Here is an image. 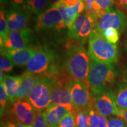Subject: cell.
Masks as SVG:
<instances>
[{
    "instance_id": "cell-27",
    "label": "cell",
    "mask_w": 127,
    "mask_h": 127,
    "mask_svg": "<svg viewBox=\"0 0 127 127\" xmlns=\"http://www.w3.org/2000/svg\"><path fill=\"white\" fill-rule=\"evenodd\" d=\"M8 98L5 88L3 82H1L0 85V108H1V116L4 114L7 107V101Z\"/></svg>"
},
{
    "instance_id": "cell-19",
    "label": "cell",
    "mask_w": 127,
    "mask_h": 127,
    "mask_svg": "<svg viewBox=\"0 0 127 127\" xmlns=\"http://www.w3.org/2000/svg\"><path fill=\"white\" fill-rule=\"evenodd\" d=\"M22 81V75L20 77L5 75L4 77L2 82L8 96L9 100L13 104L15 102L16 96Z\"/></svg>"
},
{
    "instance_id": "cell-26",
    "label": "cell",
    "mask_w": 127,
    "mask_h": 127,
    "mask_svg": "<svg viewBox=\"0 0 127 127\" xmlns=\"http://www.w3.org/2000/svg\"><path fill=\"white\" fill-rule=\"evenodd\" d=\"M90 127H99V113L95 108L94 105L89 109Z\"/></svg>"
},
{
    "instance_id": "cell-37",
    "label": "cell",
    "mask_w": 127,
    "mask_h": 127,
    "mask_svg": "<svg viewBox=\"0 0 127 127\" xmlns=\"http://www.w3.org/2000/svg\"><path fill=\"white\" fill-rule=\"evenodd\" d=\"M120 117L124 120L125 123H126L127 125V109L120 111Z\"/></svg>"
},
{
    "instance_id": "cell-30",
    "label": "cell",
    "mask_w": 127,
    "mask_h": 127,
    "mask_svg": "<svg viewBox=\"0 0 127 127\" xmlns=\"http://www.w3.org/2000/svg\"><path fill=\"white\" fill-rule=\"evenodd\" d=\"M108 127H127L124 120L120 116L108 119Z\"/></svg>"
},
{
    "instance_id": "cell-5",
    "label": "cell",
    "mask_w": 127,
    "mask_h": 127,
    "mask_svg": "<svg viewBox=\"0 0 127 127\" xmlns=\"http://www.w3.org/2000/svg\"><path fill=\"white\" fill-rule=\"evenodd\" d=\"M52 84L53 79L43 76L30 91L27 100L36 110L44 111L50 105Z\"/></svg>"
},
{
    "instance_id": "cell-13",
    "label": "cell",
    "mask_w": 127,
    "mask_h": 127,
    "mask_svg": "<svg viewBox=\"0 0 127 127\" xmlns=\"http://www.w3.org/2000/svg\"><path fill=\"white\" fill-rule=\"evenodd\" d=\"M30 12L24 7H11L6 14L8 33L26 28L29 23Z\"/></svg>"
},
{
    "instance_id": "cell-40",
    "label": "cell",
    "mask_w": 127,
    "mask_h": 127,
    "mask_svg": "<svg viewBox=\"0 0 127 127\" xmlns=\"http://www.w3.org/2000/svg\"><path fill=\"white\" fill-rule=\"evenodd\" d=\"M8 0H1V4H5V2H7Z\"/></svg>"
},
{
    "instance_id": "cell-15",
    "label": "cell",
    "mask_w": 127,
    "mask_h": 127,
    "mask_svg": "<svg viewBox=\"0 0 127 127\" xmlns=\"http://www.w3.org/2000/svg\"><path fill=\"white\" fill-rule=\"evenodd\" d=\"M35 51L36 50L30 47L12 50L1 48V53L4 54L14 65L24 66L28 64Z\"/></svg>"
},
{
    "instance_id": "cell-11",
    "label": "cell",
    "mask_w": 127,
    "mask_h": 127,
    "mask_svg": "<svg viewBox=\"0 0 127 127\" xmlns=\"http://www.w3.org/2000/svg\"><path fill=\"white\" fill-rule=\"evenodd\" d=\"M94 105L99 114L108 117L111 115L120 116L116 105L114 94L110 88L101 90L94 94Z\"/></svg>"
},
{
    "instance_id": "cell-29",
    "label": "cell",
    "mask_w": 127,
    "mask_h": 127,
    "mask_svg": "<svg viewBox=\"0 0 127 127\" xmlns=\"http://www.w3.org/2000/svg\"><path fill=\"white\" fill-rule=\"evenodd\" d=\"M0 67H1V70L5 72H11L13 69L12 63L2 53H1Z\"/></svg>"
},
{
    "instance_id": "cell-18",
    "label": "cell",
    "mask_w": 127,
    "mask_h": 127,
    "mask_svg": "<svg viewBox=\"0 0 127 127\" xmlns=\"http://www.w3.org/2000/svg\"><path fill=\"white\" fill-rule=\"evenodd\" d=\"M69 111L58 105H50L45 109L46 121L48 127H57L63 118Z\"/></svg>"
},
{
    "instance_id": "cell-39",
    "label": "cell",
    "mask_w": 127,
    "mask_h": 127,
    "mask_svg": "<svg viewBox=\"0 0 127 127\" xmlns=\"http://www.w3.org/2000/svg\"><path fill=\"white\" fill-rule=\"evenodd\" d=\"M5 76L4 75V73H3V71L2 70L0 71V81L1 82H3V80H4Z\"/></svg>"
},
{
    "instance_id": "cell-35",
    "label": "cell",
    "mask_w": 127,
    "mask_h": 127,
    "mask_svg": "<svg viewBox=\"0 0 127 127\" xmlns=\"http://www.w3.org/2000/svg\"><path fill=\"white\" fill-rule=\"evenodd\" d=\"M2 127H32L31 126H28L22 124L12 123V122H7L5 124L2 126Z\"/></svg>"
},
{
    "instance_id": "cell-4",
    "label": "cell",
    "mask_w": 127,
    "mask_h": 127,
    "mask_svg": "<svg viewBox=\"0 0 127 127\" xmlns=\"http://www.w3.org/2000/svg\"><path fill=\"white\" fill-rule=\"evenodd\" d=\"M55 55L52 51L47 48L36 49L34 55L27 65L25 72L37 75H45L51 78L57 72L54 65Z\"/></svg>"
},
{
    "instance_id": "cell-2",
    "label": "cell",
    "mask_w": 127,
    "mask_h": 127,
    "mask_svg": "<svg viewBox=\"0 0 127 127\" xmlns=\"http://www.w3.org/2000/svg\"><path fill=\"white\" fill-rule=\"evenodd\" d=\"M117 74L115 68L111 64L98 63L90 58L88 81L94 94L110 88Z\"/></svg>"
},
{
    "instance_id": "cell-28",
    "label": "cell",
    "mask_w": 127,
    "mask_h": 127,
    "mask_svg": "<svg viewBox=\"0 0 127 127\" xmlns=\"http://www.w3.org/2000/svg\"><path fill=\"white\" fill-rule=\"evenodd\" d=\"M32 127H48L46 121L45 110L38 111Z\"/></svg>"
},
{
    "instance_id": "cell-36",
    "label": "cell",
    "mask_w": 127,
    "mask_h": 127,
    "mask_svg": "<svg viewBox=\"0 0 127 127\" xmlns=\"http://www.w3.org/2000/svg\"><path fill=\"white\" fill-rule=\"evenodd\" d=\"M117 5L127 11V0H115Z\"/></svg>"
},
{
    "instance_id": "cell-32",
    "label": "cell",
    "mask_w": 127,
    "mask_h": 127,
    "mask_svg": "<svg viewBox=\"0 0 127 127\" xmlns=\"http://www.w3.org/2000/svg\"><path fill=\"white\" fill-rule=\"evenodd\" d=\"M81 0H61V2L65 7H72L77 5Z\"/></svg>"
},
{
    "instance_id": "cell-7",
    "label": "cell",
    "mask_w": 127,
    "mask_h": 127,
    "mask_svg": "<svg viewBox=\"0 0 127 127\" xmlns=\"http://www.w3.org/2000/svg\"><path fill=\"white\" fill-rule=\"evenodd\" d=\"M52 79H53V84L50 105H58L65 107L75 116L77 112L73 106L71 94L69 85L71 80Z\"/></svg>"
},
{
    "instance_id": "cell-31",
    "label": "cell",
    "mask_w": 127,
    "mask_h": 127,
    "mask_svg": "<svg viewBox=\"0 0 127 127\" xmlns=\"http://www.w3.org/2000/svg\"><path fill=\"white\" fill-rule=\"evenodd\" d=\"M115 0H96V2L103 13L105 14L111 8Z\"/></svg>"
},
{
    "instance_id": "cell-1",
    "label": "cell",
    "mask_w": 127,
    "mask_h": 127,
    "mask_svg": "<svg viewBox=\"0 0 127 127\" xmlns=\"http://www.w3.org/2000/svg\"><path fill=\"white\" fill-rule=\"evenodd\" d=\"M90 59L85 49L81 45L68 47L64 58V67L69 75L90 88L88 81Z\"/></svg>"
},
{
    "instance_id": "cell-8",
    "label": "cell",
    "mask_w": 127,
    "mask_h": 127,
    "mask_svg": "<svg viewBox=\"0 0 127 127\" xmlns=\"http://www.w3.org/2000/svg\"><path fill=\"white\" fill-rule=\"evenodd\" d=\"M66 27L59 9L55 5H51L45 12L38 16L35 29L38 31L47 30L60 31L65 29Z\"/></svg>"
},
{
    "instance_id": "cell-10",
    "label": "cell",
    "mask_w": 127,
    "mask_h": 127,
    "mask_svg": "<svg viewBox=\"0 0 127 127\" xmlns=\"http://www.w3.org/2000/svg\"><path fill=\"white\" fill-rule=\"evenodd\" d=\"M73 106L77 112L86 110L92 106L89 87L79 81L71 79L69 82Z\"/></svg>"
},
{
    "instance_id": "cell-17",
    "label": "cell",
    "mask_w": 127,
    "mask_h": 127,
    "mask_svg": "<svg viewBox=\"0 0 127 127\" xmlns=\"http://www.w3.org/2000/svg\"><path fill=\"white\" fill-rule=\"evenodd\" d=\"M22 77H23V81L18 89L16 96L15 102L20 100L27 99L30 91L40 80L41 78L43 77V75L25 72L22 75Z\"/></svg>"
},
{
    "instance_id": "cell-6",
    "label": "cell",
    "mask_w": 127,
    "mask_h": 127,
    "mask_svg": "<svg viewBox=\"0 0 127 127\" xmlns=\"http://www.w3.org/2000/svg\"><path fill=\"white\" fill-rule=\"evenodd\" d=\"M108 28H114L121 33L127 28V16L118 9L111 8L95 21L93 31L102 34Z\"/></svg>"
},
{
    "instance_id": "cell-20",
    "label": "cell",
    "mask_w": 127,
    "mask_h": 127,
    "mask_svg": "<svg viewBox=\"0 0 127 127\" xmlns=\"http://www.w3.org/2000/svg\"><path fill=\"white\" fill-rule=\"evenodd\" d=\"M51 6L50 0H27L24 7L38 17Z\"/></svg>"
},
{
    "instance_id": "cell-9",
    "label": "cell",
    "mask_w": 127,
    "mask_h": 127,
    "mask_svg": "<svg viewBox=\"0 0 127 127\" xmlns=\"http://www.w3.org/2000/svg\"><path fill=\"white\" fill-rule=\"evenodd\" d=\"M38 111L27 99L17 101L13 104L12 118L9 122L32 127Z\"/></svg>"
},
{
    "instance_id": "cell-21",
    "label": "cell",
    "mask_w": 127,
    "mask_h": 127,
    "mask_svg": "<svg viewBox=\"0 0 127 127\" xmlns=\"http://www.w3.org/2000/svg\"><path fill=\"white\" fill-rule=\"evenodd\" d=\"M114 96L119 112L127 109V82L119 86L114 94Z\"/></svg>"
},
{
    "instance_id": "cell-3",
    "label": "cell",
    "mask_w": 127,
    "mask_h": 127,
    "mask_svg": "<svg viewBox=\"0 0 127 127\" xmlns=\"http://www.w3.org/2000/svg\"><path fill=\"white\" fill-rule=\"evenodd\" d=\"M89 54L98 63L112 64L118 60V52L115 44L110 43L102 34L93 31L89 37Z\"/></svg>"
},
{
    "instance_id": "cell-41",
    "label": "cell",
    "mask_w": 127,
    "mask_h": 127,
    "mask_svg": "<svg viewBox=\"0 0 127 127\" xmlns=\"http://www.w3.org/2000/svg\"><path fill=\"white\" fill-rule=\"evenodd\" d=\"M125 47H126L127 50V38H126V41H125Z\"/></svg>"
},
{
    "instance_id": "cell-12",
    "label": "cell",
    "mask_w": 127,
    "mask_h": 127,
    "mask_svg": "<svg viewBox=\"0 0 127 127\" xmlns=\"http://www.w3.org/2000/svg\"><path fill=\"white\" fill-rule=\"evenodd\" d=\"M96 20L86 11L81 14L68 31V36L79 41H85L93 32Z\"/></svg>"
},
{
    "instance_id": "cell-23",
    "label": "cell",
    "mask_w": 127,
    "mask_h": 127,
    "mask_svg": "<svg viewBox=\"0 0 127 127\" xmlns=\"http://www.w3.org/2000/svg\"><path fill=\"white\" fill-rule=\"evenodd\" d=\"M102 36L110 43L115 44L120 38V32L114 28H108L103 31Z\"/></svg>"
},
{
    "instance_id": "cell-34",
    "label": "cell",
    "mask_w": 127,
    "mask_h": 127,
    "mask_svg": "<svg viewBox=\"0 0 127 127\" xmlns=\"http://www.w3.org/2000/svg\"><path fill=\"white\" fill-rule=\"evenodd\" d=\"M11 4V7H24L27 0H9Z\"/></svg>"
},
{
    "instance_id": "cell-25",
    "label": "cell",
    "mask_w": 127,
    "mask_h": 127,
    "mask_svg": "<svg viewBox=\"0 0 127 127\" xmlns=\"http://www.w3.org/2000/svg\"><path fill=\"white\" fill-rule=\"evenodd\" d=\"M57 127H75V116L69 112L63 117Z\"/></svg>"
},
{
    "instance_id": "cell-33",
    "label": "cell",
    "mask_w": 127,
    "mask_h": 127,
    "mask_svg": "<svg viewBox=\"0 0 127 127\" xmlns=\"http://www.w3.org/2000/svg\"><path fill=\"white\" fill-rule=\"evenodd\" d=\"M99 113V112H98ZM99 127H108V119L104 115L99 113Z\"/></svg>"
},
{
    "instance_id": "cell-16",
    "label": "cell",
    "mask_w": 127,
    "mask_h": 127,
    "mask_svg": "<svg viewBox=\"0 0 127 127\" xmlns=\"http://www.w3.org/2000/svg\"><path fill=\"white\" fill-rule=\"evenodd\" d=\"M56 7L59 9L62 17L69 30L72 28L76 19L85 11V4L82 0L79 1L77 5L72 7H65L61 2L57 5Z\"/></svg>"
},
{
    "instance_id": "cell-38",
    "label": "cell",
    "mask_w": 127,
    "mask_h": 127,
    "mask_svg": "<svg viewBox=\"0 0 127 127\" xmlns=\"http://www.w3.org/2000/svg\"><path fill=\"white\" fill-rule=\"evenodd\" d=\"M50 1L51 5H57L61 2V0H50Z\"/></svg>"
},
{
    "instance_id": "cell-24",
    "label": "cell",
    "mask_w": 127,
    "mask_h": 127,
    "mask_svg": "<svg viewBox=\"0 0 127 127\" xmlns=\"http://www.w3.org/2000/svg\"><path fill=\"white\" fill-rule=\"evenodd\" d=\"M0 33H1V37L5 41L7 37L8 32L6 15H5V12L2 8L1 9V12H0Z\"/></svg>"
},
{
    "instance_id": "cell-14",
    "label": "cell",
    "mask_w": 127,
    "mask_h": 127,
    "mask_svg": "<svg viewBox=\"0 0 127 127\" xmlns=\"http://www.w3.org/2000/svg\"><path fill=\"white\" fill-rule=\"evenodd\" d=\"M32 39V31L30 28L18 31L9 32L2 48L5 50H19L28 47Z\"/></svg>"
},
{
    "instance_id": "cell-22",
    "label": "cell",
    "mask_w": 127,
    "mask_h": 127,
    "mask_svg": "<svg viewBox=\"0 0 127 127\" xmlns=\"http://www.w3.org/2000/svg\"><path fill=\"white\" fill-rule=\"evenodd\" d=\"M75 118V127H90L89 109L78 112Z\"/></svg>"
}]
</instances>
